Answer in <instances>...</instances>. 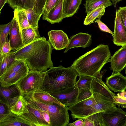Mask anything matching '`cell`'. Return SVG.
<instances>
[{"instance_id": "cell-13", "label": "cell", "mask_w": 126, "mask_h": 126, "mask_svg": "<svg viewBox=\"0 0 126 126\" xmlns=\"http://www.w3.org/2000/svg\"><path fill=\"white\" fill-rule=\"evenodd\" d=\"M112 73H120L126 66V45L122 46L111 56L108 61Z\"/></svg>"}, {"instance_id": "cell-40", "label": "cell", "mask_w": 126, "mask_h": 126, "mask_svg": "<svg viewBox=\"0 0 126 126\" xmlns=\"http://www.w3.org/2000/svg\"><path fill=\"white\" fill-rule=\"evenodd\" d=\"M118 10L120 14L122 21L126 29V6L120 7Z\"/></svg>"}, {"instance_id": "cell-3", "label": "cell", "mask_w": 126, "mask_h": 126, "mask_svg": "<svg viewBox=\"0 0 126 126\" xmlns=\"http://www.w3.org/2000/svg\"><path fill=\"white\" fill-rule=\"evenodd\" d=\"M79 76L71 66L66 68L62 65L53 66L45 71L41 89L49 93L63 90L75 85Z\"/></svg>"}, {"instance_id": "cell-42", "label": "cell", "mask_w": 126, "mask_h": 126, "mask_svg": "<svg viewBox=\"0 0 126 126\" xmlns=\"http://www.w3.org/2000/svg\"><path fill=\"white\" fill-rule=\"evenodd\" d=\"M84 121L82 119H79L72 123H68V126H84Z\"/></svg>"}, {"instance_id": "cell-29", "label": "cell", "mask_w": 126, "mask_h": 126, "mask_svg": "<svg viewBox=\"0 0 126 126\" xmlns=\"http://www.w3.org/2000/svg\"><path fill=\"white\" fill-rule=\"evenodd\" d=\"M24 9L30 26L34 29H38V22L41 16L36 13L33 8Z\"/></svg>"}, {"instance_id": "cell-48", "label": "cell", "mask_w": 126, "mask_h": 126, "mask_svg": "<svg viewBox=\"0 0 126 126\" xmlns=\"http://www.w3.org/2000/svg\"><path fill=\"white\" fill-rule=\"evenodd\" d=\"M125 126H126V122L125 123Z\"/></svg>"}, {"instance_id": "cell-22", "label": "cell", "mask_w": 126, "mask_h": 126, "mask_svg": "<svg viewBox=\"0 0 126 126\" xmlns=\"http://www.w3.org/2000/svg\"><path fill=\"white\" fill-rule=\"evenodd\" d=\"M22 33L24 46L41 37L38 29H34L31 27L22 29Z\"/></svg>"}, {"instance_id": "cell-19", "label": "cell", "mask_w": 126, "mask_h": 126, "mask_svg": "<svg viewBox=\"0 0 126 126\" xmlns=\"http://www.w3.org/2000/svg\"><path fill=\"white\" fill-rule=\"evenodd\" d=\"M35 126L31 121L22 115H18L12 112L0 120V126Z\"/></svg>"}, {"instance_id": "cell-28", "label": "cell", "mask_w": 126, "mask_h": 126, "mask_svg": "<svg viewBox=\"0 0 126 126\" xmlns=\"http://www.w3.org/2000/svg\"><path fill=\"white\" fill-rule=\"evenodd\" d=\"M14 9V15L16 16L22 30L31 27L24 9L18 8Z\"/></svg>"}, {"instance_id": "cell-34", "label": "cell", "mask_w": 126, "mask_h": 126, "mask_svg": "<svg viewBox=\"0 0 126 126\" xmlns=\"http://www.w3.org/2000/svg\"><path fill=\"white\" fill-rule=\"evenodd\" d=\"M93 94L92 90L89 89H81L79 91L77 102L88 98L91 97Z\"/></svg>"}, {"instance_id": "cell-7", "label": "cell", "mask_w": 126, "mask_h": 126, "mask_svg": "<svg viewBox=\"0 0 126 126\" xmlns=\"http://www.w3.org/2000/svg\"><path fill=\"white\" fill-rule=\"evenodd\" d=\"M97 93L94 92L90 97L76 102L68 107L71 111V115L74 120L76 119H84L90 115L96 102Z\"/></svg>"}, {"instance_id": "cell-31", "label": "cell", "mask_w": 126, "mask_h": 126, "mask_svg": "<svg viewBox=\"0 0 126 126\" xmlns=\"http://www.w3.org/2000/svg\"><path fill=\"white\" fill-rule=\"evenodd\" d=\"M78 80L75 84L79 90L82 89L89 88L91 89V84L94 77L80 75Z\"/></svg>"}, {"instance_id": "cell-30", "label": "cell", "mask_w": 126, "mask_h": 126, "mask_svg": "<svg viewBox=\"0 0 126 126\" xmlns=\"http://www.w3.org/2000/svg\"><path fill=\"white\" fill-rule=\"evenodd\" d=\"M13 19L8 23L0 25V50L6 42H8V35L13 21Z\"/></svg>"}, {"instance_id": "cell-33", "label": "cell", "mask_w": 126, "mask_h": 126, "mask_svg": "<svg viewBox=\"0 0 126 126\" xmlns=\"http://www.w3.org/2000/svg\"><path fill=\"white\" fill-rule=\"evenodd\" d=\"M16 8L22 9L33 8V0H17Z\"/></svg>"}, {"instance_id": "cell-16", "label": "cell", "mask_w": 126, "mask_h": 126, "mask_svg": "<svg viewBox=\"0 0 126 126\" xmlns=\"http://www.w3.org/2000/svg\"><path fill=\"white\" fill-rule=\"evenodd\" d=\"M26 101L29 112L23 114V116L35 126H50L44 118L40 110L32 103Z\"/></svg>"}, {"instance_id": "cell-38", "label": "cell", "mask_w": 126, "mask_h": 126, "mask_svg": "<svg viewBox=\"0 0 126 126\" xmlns=\"http://www.w3.org/2000/svg\"><path fill=\"white\" fill-rule=\"evenodd\" d=\"M100 19L101 18H99L97 19L94 22L97 23L98 27L101 31L109 33L111 34L113 36V32L111 31L105 24Z\"/></svg>"}, {"instance_id": "cell-21", "label": "cell", "mask_w": 126, "mask_h": 126, "mask_svg": "<svg viewBox=\"0 0 126 126\" xmlns=\"http://www.w3.org/2000/svg\"><path fill=\"white\" fill-rule=\"evenodd\" d=\"M82 0H63V18L71 17L76 13Z\"/></svg>"}, {"instance_id": "cell-25", "label": "cell", "mask_w": 126, "mask_h": 126, "mask_svg": "<svg viewBox=\"0 0 126 126\" xmlns=\"http://www.w3.org/2000/svg\"><path fill=\"white\" fill-rule=\"evenodd\" d=\"M14 51L8 54L0 52V76L6 70L15 59L13 56Z\"/></svg>"}, {"instance_id": "cell-15", "label": "cell", "mask_w": 126, "mask_h": 126, "mask_svg": "<svg viewBox=\"0 0 126 126\" xmlns=\"http://www.w3.org/2000/svg\"><path fill=\"white\" fill-rule=\"evenodd\" d=\"M106 70H103L94 78L91 84V89L93 93L94 92L99 93L112 99L114 103L113 97L116 95L110 89L102 79L103 75Z\"/></svg>"}, {"instance_id": "cell-1", "label": "cell", "mask_w": 126, "mask_h": 126, "mask_svg": "<svg viewBox=\"0 0 126 126\" xmlns=\"http://www.w3.org/2000/svg\"><path fill=\"white\" fill-rule=\"evenodd\" d=\"M52 51L49 41L42 37L14 51L13 56L15 59L24 61L30 71L44 72L53 66Z\"/></svg>"}, {"instance_id": "cell-12", "label": "cell", "mask_w": 126, "mask_h": 126, "mask_svg": "<svg viewBox=\"0 0 126 126\" xmlns=\"http://www.w3.org/2000/svg\"><path fill=\"white\" fill-rule=\"evenodd\" d=\"M112 41L118 46L126 45V29L121 20L120 12L116 10Z\"/></svg>"}, {"instance_id": "cell-32", "label": "cell", "mask_w": 126, "mask_h": 126, "mask_svg": "<svg viewBox=\"0 0 126 126\" xmlns=\"http://www.w3.org/2000/svg\"><path fill=\"white\" fill-rule=\"evenodd\" d=\"M33 9L37 14L43 15L46 0H33Z\"/></svg>"}, {"instance_id": "cell-41", "label": "cell", "mask_w": 126, "mask_h": 126, "mask_svg": "<svg viewBox=\"0 0 126 126\" xmlns=\"http://www.w3.org/2000/svg\"><path fill=\"white\" fill-rule=\"evenodd\" d=\"M11 46L9 41L5 42L3 44L0 52L4 54H8L11 51Z\"/></svg>"}, {"instance_id": "cell-11", "label": "cell", "mask_w": 126, "mask_h": 126, "mask_svg": "<svg viewBox=\"0 0 126 126\" xmlns=\"http://www.w3.org/2000/svg\"><path fill=\"white\" fill-rule=\"evenodd\" d=\"M13 19L9 34V41L11 50L15 51L24 47V45L23 42L22 29L14 15Z\"/></svg>"}, {"instance_id": "cell-36", "label": "cell", "mask_w": 126, "mask_h": 126, "mask_svg": "<svg viewBox=\"0 0 126 126\" xmlns=\"http://www.w3.org/2000/svg\"><path fill=\"white\" fill-rule=\"evenodd\" d=\"M114 103L117 105L118 107L120 105L123 108H126V98L121 96L119 93L113 97Z\"/></svg>"}, {"instance_id": "cell-43", "label": "cell", "mask_w": 126, "mask_h": 126, "mask_svg": "<svg viewBox=\"0 0 126 126\" xmlns=\"http://www.w3.org/2000/svg\"><path fill=\"white\" fill-rule=\"evenodd\" d=\"M40 110L45 119L50 126V119L49 113L46 111Z\"/></svg>"}, {"instance_id": "cell-14", "label": "cell", "mask_w": 126, "mask_h": 126, "mask_svg": "<svg viewBox=\"0 0 126 126\" xmlns=\"http://www.w3.org/2000/svg\"><path fill=\"white\" fill-rule=\"evenodd\" d=\"M48 35L49 41L55 50L63 49L68 46L69 39L63 31L52 30L48 32Z\"/></svg>"}, {"instance_id": "cell-47", "label": "cell", "mask_w": 126, "mask_h": 126, "mask_svg": "<svg viewBox=\"0 0 126 126\" xmlns=\"http://www.w3.org/2000/svg\"><path fill=\"white\" fill-rule=\"evenodd\" d=\"M124 69L125 70V73L126 74V66L125 68Z\"/></svg>"}, {"instance_id": "cell-18", "label": "cell", "mask_w": 126, "mask_h": 126, "mask_svg": "<svg viewBox=\"0 0 126 126\" xmlns=\"http://www.w3.org/2000/svg\"><path fill=\"white\" fill-rule=\"evenodd\" d=\"M106 84L111 90L122 92L126 89V76L120 73H112L106 78Z\"/></svg>"}, {"instance_id": "cell-8", "label": "cell", "mask_w": 126, "mask_h": 126, "mask_svg": "<svg viewBox=\"0 0 126 126\" xmlns=\"http://www.w3.org/2000/svg\"><path fill=\"white\" fill-rule=\"evenodd\" d=\"M99 113L100 126H125L126 121V112L119 107Z\"/></svg>"}, {"instance_id": "cell-24", "label": "cell", "mask_w": 126, "mask_h": 126, "mask_svg": "<svg viewBox=\"0 0 126 126\" xmlns=\"http://www.w3.org/2000/svg\"><path fill=\"white\" fill-rule=\"evenodd\" d=\"M11 112L18 115H22L29 112L26 100L21 95L18 99L10 109Z\"/></svg>"}, {"instance_id": "cell-37", "label": "cell", "mask_w": 126, "mask_h": 126, "mask_svg": "<svg viewBox=\"0 0 126 126\" xmlns=\"http://www.w3.org/2000/svg\"><path fill=\"white\" fill-rule=\"evenodd\" d=\"M59 0H46L43 16L47 14L56 4Z\"/></svg>"}, {"instance_id": "cell-5", "label": "cell", "mask_w": 126, "mask_h": 126, "mask_svg": "<svg viewBox=\"0 0 126 126\" xmlns=\"http://www.w3.org/2000/svg\"><path fill=\"white\" fill-rule=\"evenodd\" d=\"M30 71L25 62L15 59L6 71L0 76V86L6 87L16 84Z\"/></svg>"}, {"instance_id": "cell-39", "label": "cell", "mask_w": 126, "mask_h": 126, "mask_svg": "<svg viewBox=\"0 0 126 126\" xmlns=\"http://www.w3.org/2000/svg\"><path fill=\"white\" fill-rule=\"evenodd\" d=\"M11 112L10 109L7 105L0 102V120L3 118Z\"/></svg>"}, {"instance_id": "cell-35", "label": "cell", "mask_w": 126, "mask_h": 126, "mask_svg": "<svg viewBox=\"0 0 126 126\" xmlns=\"http://www.w3.org/2000/svg\"><path fill=\"white\" fill-rule=\"evenodd\" d=\"M86 118L92 126H100V116L99 113L90 115Z\"/></svg>"}, {"instance_id": "cell-20", "label": "cell", "mask_w": 126, "mask_h": 126, "mask_svg": "<svg viewBox=\"0 0 126 126\" xmlns=\"http://www.w3.org/2000/svg\"><path fill=\"white\" fill-rule=\"evenodd\" d=\"M63 0H59L55 5L47 14L43 16V19L52 24L61 22L63 19Z\"/></svg>"}, {"instance_id": "cell-27", "label": "cell", "mask_w": 126, "mask_h": 126, "mask_svg": "<svg viewBox=\"0 0 126 126\" xmlns=\"http://www.w3.org/2000/svg\"><path fill=\"white\" fill-rule=\"evenodd\" d=\"M106 8L104 6H100L87 15L84 22V24L90 25L97 19L101 18L104 14Z\"/></svg>"}, {"instance_id": "cell-2", "label": "cell", "mask_w": 126, "mask_h": 126, "mask_svg": "<svg viewBox=\"0 0 126 126\" xmlns=\"http://www.w3.org/2000/svg\"><path fill=\"white\" fill-rule=\"evenodd\" d=\"M109 45L101 44L81 56L71 65L80 75L94 77L110 59Z\"/></svg>"}, {"instance_id": "cell-23", "label": "cell", "mask_w": 126, "mask_h": 126, "mask_svg": "<svg viewBox=\"0 0 126 126\" xmlns=\"http://www.w3.org/2000/svg\"><path fill=\"white\" fill-rule=\"evenodd\" d=\"M34 97L38 100L44 103H51L64 106L49 93L41 89L37 90L32 92Z\"/></svg>"}, {"instance_id": "cell-9", "label": "cell", "mask_w": 126, "mask_h": 126, "mask_svg": "<svg viewBox=\"0 0 126 126\" xmlns=\"http://www.w3.org/2000/svg\"><path fill=\"white\" fill-rule=\"evenodd\" d=\"M49 94L64 106L68 107L77 102L79 90L75 84L63 90Z\"/></svg>"}, {"instance_id": "cell-46", "label": "cell", "mask_w": 126, "mask_h": 126, "mask_svg": "<svg viewBox=\"0 0 126 126\" xmlns=\"http://www.w3.org/2000/svg\"><path fill=\"white\" fill-rule=\"evenodd\" d=\"M119 94L121 96L126 98V92L125 91L121 92Z\"/></svg>"}, {"instance_id": "cell-45", "label": "cell", "mask_w": 126, "mask_h": 126, "mask_svg": "<svg viewBox=\"0 0 126 126\" xmlns=\"http://www.w3.org/2000/svg\"><path fill=\"white\" fill-rule=\"evenodd\" d=\"M8 0H0V11L6 3H7Z\"/></svg>"}, {"instance_id": "cell-10", "label": "cell", "mask_w": 126, "mask_h": 126, "mask_svg": "<svg viewBox=\"0 0 126 126\" xmlns=\"http://www.w3.org/2000/svg\"><path fill=\"white\" fill-rule=\"evenodd\" d=\"M21 95L16 84L6 87L0 86V102L7 105L10 110Z\"/></svg>"}, {"instance_id": "cell-6", "label": "cell", "mask_w": 126, "mask_h": 126, "mask_svg": "<svg viewBox=\"0 0 126 126\" xmlns=\"http://www.w3.org/2000/svg\"><path fill=\"white\" fill-rule=\"evenodd\" d=\"M45 75V72L30 71L27 75L16 84L21 95H23L41 89Z\"/></svg>"}, {"instance_id": "cell-4", "label": "cell", "mask_w": 126, "mask_h": 126, "mask_svg": "<svg viewBox=\"0 0 126 126\" xmlns=\"http://www.w3.org/2000/svg\"><path fill=\"white\" fill-rule=\"evenodd\" d=\"M26 100L33 104L39 109L49 113L50 119V126H66L69 120L68 107L51 103H44L34 97L32 92L23 95Z\"/></svg>"}, {"instance_id": "cell-44", "label": "cell", "mask_w": 126, "mask_h": 126, "mask_svg": "<svg viewBox=\"0 0 126 126\" xmlns=\"http://www.w3.org/2000/svg\"><path fill=\"white\" fill-rule=\"evenodd\" d=\"M17 0H8L7 3L14 9L16 8Z\"/></svg>"}, {"instance_id": "cell-26", "label": "cell", "mask_w": 126, "mask_h": 126, "mask_svg": "<svg viewBox=\"0 0 126 126\" xmlns=\"http://www.w3.org/2000/svg\"><path fill=\"white\" fill-rule=\"evenodd\" d=\"M112 5L110 0H86L84 4L87 15L100 6H104L106 8Z\"/></svg>"}, {"instance_id": "cell-17", "label": "cell", "mask_w": 126, "mask_h": 126, "mask_svg": "<svg viewBox=\"0 0 126 126\" xmlns=\"http://www.w3.org/2000/svg\"><path fill=\"white\" fill-rule=\"evenodd\" d=\"M92 36L88 33L79 32L71 36L69 43L64 52L66 53L69 49L75 47L86 48L92 43Z\"/></svg>"}]
</instances>
